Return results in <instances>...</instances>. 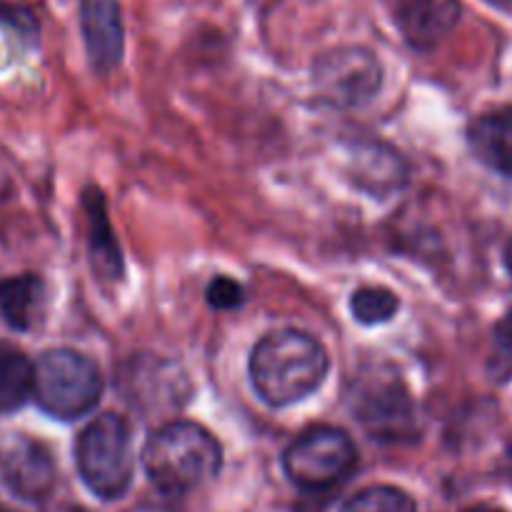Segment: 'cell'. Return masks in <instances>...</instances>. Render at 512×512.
Listing matches in <instances>:
<instances>
[{
	"label": "cell",
	"instance_id": "obj_1",
	"mask_svg": "<svg viewBox=\"0 0 512 512\" xmlns=\"http://www.w3.org/2000/svg\"><path fill=\"white\" fill-rule=\"evenodd\" d=\"M330 370L323 343L303 330L268 333L250 355V383L260 400L273 408H288L310 398Z\"/></svg>",
	"mask_w": 512,
	"mask_h": 512
},
{
	"label": "cell",
	"instance_id": "obj_2",
	"mask_svg": "<svg viewBox=\"0 0 512 512\" xmlns=\"http://www.w3.org/2000/svg\"><path fill=\"white\" fill-rule=\"evenodd\" d=\"M143 468L160 493L188 495L218 478L223 448L203 425L175 420L150 435Z\"/></svg>",
	"mask_w": 512,
	"mask_h": 512
},
{
	"label": "cell",
	"instance_id": "obj_3",
	"mask_svg": "<svg viewBox=\"0 0 512 512\" xmlns=\"http://www.w3.org/2000/svg\"><path fill=\"white\" fill-rule=\"evenodd\" d=\"M75 465H78V475L85 488L100 500L123 498L135 473L130 425L115 413L95 418L78 435Z\"/></svg>",
	"mask_w": 512,
	"mask_h": 512
},
{
	"label": "cell",
	"instance_id": "obj_4",
	"mask_svg": "<svg viewBox=\"0 0 512 512\" xmlns=\"http://www.w3.org/2000/svg\"><path fill=\"white\" fill-rule=\"evenodd\" d=\"M103 395V375L83 353L55 348L35 363L33 398L58 420H78L95 410Z\"/></svg>",
	"mask_w": 512,
	"mask_h": 512
},
{
	"label": "cell",
	"instance_id": "obj_5",
	"mask_svg": "<svg viewBox=\"0 0 512 512\" xmlns=\"http://www.w3.org/2000/svg\"><path fill=\"white\" fill-rule=\"evenodd\" d=\"M358 450L340 428L318 425L300 435L283 455V470L300 490H325L353 473Z\"/></svg>",
	"mask_w": 512,
	"mask_h": 512
},
{
	"label": "cell",
	"instance_id": "obj_6",
	"mask_svg": "<svg viewBox=\"0 0 512 512\" xmlns=\"http://www.w3.org/2000/svg\"><path fill=\"white\" fill-rule=\"evenodd\" d=\"M313 85L320 100L335 108H360L378 95L383 85V65L368 48L343 45L315 60Z\"/></svg>",
	"mask_w": 512,
	"mask_h": 512
},
{
	"label": "cell",
	"instance_id": "obj_7",
	"mask_svg": "<svg viewBox=\"0 0 512 512\" xmlns=\"http://www.w3.org/2000/svg\"><path fill=\"white\" fill-rule=\"evenodd\" d=\"M55 485V463L35 440L15 435L0 445V488L20 500H43Z\"/></svg>",
	"mask_w": 512,
	"mask_h": 512
},
{
	"label": "cell",
	"instance_id": "obj_8",
	"mask_svg": "<svg viewBox=\"0 0 512 512\" xmlns=\"http://www.w3.org/2000/svg\"><path fill=\"white\" fill-rule=\"evenodd\" d=\"M80 30L90 68L110 75L123 60L125 28L118 0H80Z\"/></svg>",
	"mask_w": 512,
	"mask_h": 512
},
{
	"label": "cell",
	"instance_id": "obj_9",
	"mask_svg": "<svg viewBox=\"0 0 512 512\" xmlns=\"http://www.w3.org/2000/svg\"><path fill=\"white\" fill-rule=\"evenodd\" d=\"M458 18V0H398V25L413 48H435L458 25Z\"/></svg>",
	"mask_w": 512,
	"mask_h": 512
},
{
	"label": "cell",
	"instance_id": "obj_10",
	"mask_svg": "<svg viewBox=\"0 0 512 512\" xmlns=\"http://www.w3.org/2000/svg\"><path fill=\"white\" fill-rule=\"evenodd\" d=\"M355 413L375 438L398 440L410 425V398L398 383H378L360 395Z\"/></svg>",
	"mask_w": 512,
	"mask_h": 512
},
{
	"label": "cell",
	"instance_id": "obj_11",
	"mask_svg": "<svg viewBox=\"0 0 512 512\" xmlns=\"http://www.w3.org/2000/svg\"><path fill=\"white\" fill-rule=\"evenodd\" d=\"M83 208L88 215V243L95 273L100 280L118 283L123 278V255H120V245L115 240L113 228H110L103 193L95 188L85 190Z\"/></svg>",
	"mask_w": 512,
	"mask_h": 512
},
{
	"label": "cell",
	"instance_id": "obj_12",
	"mask_svg": "<svg viewBox=\"0 0 512 512\" xmlns=\"http://www.w3.org/2000/svg\"><path fill=\"white\" fill-rule=\"evenodd\" d=\"M468 138L473 153L485 165L512 178V110H498L478 118Z\"/></svg>",
	"mask_w": 512,
	"mask_h": 512
},
{
	"label": "cell",
	"instance_id": "obj_13",
	"mask_svg": "<svg viewBox=\"0 0 512 512\" xmlns=\"http://www.w3.org/2000/svg\"><path fill=\"white\" fill-rule=\"evenodd\" d=\"M45 305V283L38 275H15L0 283V315L13 330H30Z\"/></svg>",
	"mask_w": 512,
	"mask_h": 512
},
{
	"label": "cell",
	"instance_id": "obj_14",
	"mask_svg": "<svg viewBox=\"0 0 512 512\" xmlns=\"http://www.w3.org/2000/svg\"><path fill=\"white\" fill-rule=\"evenodd\" d=\"M35 388V365L10 343H0V415L23 408Z\"/></svg>",
	"mask_w": 512,
	"mask_h": 512
},
{
	"label": "cell",
	"instance_id": "obj_15",
	"mask_svg": "<svg viewBox=\"0 0 512 512\" xmlns=\"http://www.w3.org/2000/svg\"><path fill=\"white\" fill-rule=\"evenodd\" d=\"M400 308V300L393 290L378 288V285H368V288H358L350 298V310L353 318L360 325H380L390 323Z\"/></svg>",
	"mask_w": 512,
	"mask_h": 512
},
{
	"label": "cell",
	"instance_id": "obj_16",
	"mask_svg": "<svg viewBox=\"0 0 512 512\" xmlns=\"http://www.w3.org/2000/svg\"><path fill=\"white\" fill-rule=\"evenodd\" d=\"M343 512H418L415 500L393 485H373L345 503Z\"/></svg>",
	"mask_w": 512,
	"mask_h": 512
},
{
	"label": "cell",
	"instance_id": "obj_17",
	"mask_svg": "<svg viewBox=\"0 0 512 512\" xmlns=\"http://www.w3.org/2000/svg\"><path fill=\"white\" fill-rule=\"evenodd\" d=\"M208 303L210 308L215 310H233L243 303V288H240L238 280L225 278V275H218L213 278V283L208 285Z\"/></svg>",
	"mask_w": 512,
	"mask_h": 512
},
{
	"label": "cell",
	"instance_id": "obj_18",
	"mask_svg": "<svg viewBox=\"0 0 512 512\" xmlns=\"http://www.w3.org/2000/svg\"><path fill=\"white\" fill-rule=\"evenodd\" d=\"M0 23L10 25L13 30H18L25 38H33L38 33V25H35V18L30 15V10L18 8V5H0Z\"/></svg>",
	"mask_w": 512,
	"mask_h": 512
},
{
	"label": "cell",
	"instance_id": "obj_19",
	"mask_svg": "<svg viewBox=\"0 0 512 512\" xmlns=\"http://www.w3.org/2000/svg\"><path fill=\"white\" fill-rule=\"evenodd\" d=\"M495 343H498L500 353L510 355L512 358V308L503 315V320L495 328Z\"/></svg>",
	"mask_w": 512,
	"mask_h": 512
},
{
	"label": "cell",
	"instance_id": "obj_20",
	"mask_svg": "<svg viewBox=\"0 0 512 512\" xmlns=\"http://www.w3.org/2000/svg\"><path fill=\"white\" fill-rule=\"evenodd\" d=\"M505 268H508V273L512 275V238H510L508 248H505Z\"/></svg>",
	"mask_w": 512,
	"mask_h": 512
},
{
	"label": "cell",
	"instance_id": "obj_21",
	"mask_svg": "<svg viewBox=\"0 0 512 512\" xmlns=\"http://www.w3.org/2000/svg\"><path fill=\"white\" fill-rule=\"evenodd\" d=\"M468 512H500V510H495V508H488V505H478V508H470Z\"/></svg>",
	"mask_w": 512,
	"mask_h": 512
},
{
	"label": "cell",
	"instance_id": "obj_22",
	"mask_svg": "<svg viewBox=\"0 0 512 512\" xmlns=\"http://www.w3.org/2000/svg\"><path fill=\"white\" fill-rule=\"evenodd\" d=\"M0 512H8V510H0Z\"/></svg>",
	"mask_w": 512,
	"mask_h": 512
}]
</instances>
